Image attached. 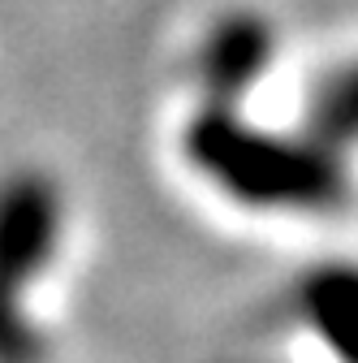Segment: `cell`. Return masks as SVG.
I'll list each match as a JSON object with an SVG mask.
<instances>
[{
	"label": "cell",
	"mask_w": 358,
	"mask_h": 363,
	"mask_svg": "<svg viewBox=\"0 0 358 363\" xmlns=\"http://www.w3.org/2000/svg\"><path fill=\"white\" fill-rule=\"evenodd\" d=\"M61 247V191L43 173L0 182V363H43V337L26 311Z\"/></svg>",
	"instance_id": "cell-1"
}]
</instances>
